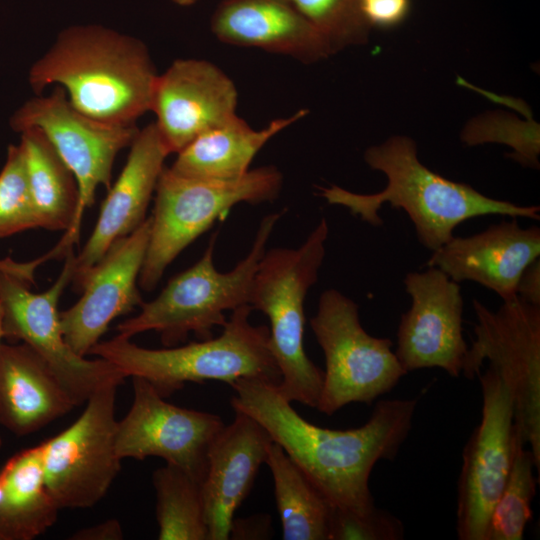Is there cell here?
Returning <instances> with one entry per match:
<instances>
[{"label":"cell","mask_w":540,"mask_h":540,"mask_svg":"<svg viewBox=\"0 0 540 540\" xmlns=\"http://www.w3.org/2000/svg\"><path fill=\"white\" fill-rule=\"evenodd\" d=\"M230 403L255 419L334 507L366 513L375 507L369 487L380 460H393L408 437L417 398L378 401L358 428L333 430L305 420L277 385L239 379Z\"/></svg>","instance_id":"obj_1"},{"label":"cell","mask_w":540,"mask_h":540,"mask_svg":"<svg viewBox=\"0 0 540 540\" xmlns=\"http://www.w3.org/2000/svg\"><path fill=\"white\" fill-rule=\"evenodd\" d=\"M157 77L142 40L96 24L63 29L28 71L36 95L59 86L80 112L119 126L151 111Z\"/></svg>","instance_id":"obj_2"},{"label":"cell","mask_w":540,"mask_h":540,"mask_svg":"<svg viewBox=\"0 0 540 540\" xmlns=\"http://www.w3.org/2000/svg\"><path fill=\"white\" fill-rule=\"evenodd\" d=\"M364 159L370 168L386 175L387 185L382 191L358 194L332 185L320 187V195L373 226L383 224L379 216L383 204L403 209L419 242L431 252L450 240L459 224L471 218L504 215L540 219L539 206L494 199L430 170L420 162L415 142L406 136H393L368 148Z\"/></svg>","instance_id":"obj_3"},{"label":"cell","mask_w":540,"mask_h":540,"mask_svg":"<svg viewBox=\"0 0 540 540\" xmlns=\"http://www.w3.org/2000/svg\"><path fill=\"white\" fill-rule=\"evenodd\" d=\"M252 307L232 311L218 337L163 349L136 345L119 335L99 341L89 354L113 364L126 377L147 380L164 398L186 383L258 379L274 385L281 373L270 349L269 327L250 322Z\"/></svg>","instance_id":"obj_4"},{"label":"cell","mask_w":540,"mask_h":540,"mask_svg":"<svg viewBox=\"0 0 540 540\" xmlns=\"http://www.w3.org/2000/svg\"><path fill=\"white\" fill-rule=\"evenodd\" d=\"M329 226L322 218L298 248H273L262 256L249 305L270 322V349L281 373L277 388L288 401L317 407L324 372L304 348V303L317 282Z\"/></svg>","instance_id":"obj_5"},{"label":"cell","mask_w":540,"mask_h":540,"mask_svg":"<svg viewBox=\"0 0 540 540\" xmlns=\"http://www.w3.org/2000/svg\"><path fill=\"white\" fill-rule=\"evenodd\" d=\"M282 214L271 213L261 220L247 256L228 272L215 267L217 233L213 234L202 257L170 279L155 299L143 301L137 315L119 323L118 335L131 339L153 330L166 347L183 343L190 333L200 340L211 338L213 328L227 322L226 311L249 304L258 264Z\"/></svg>","instance_id":"obj_6"},{"label":"cell","mask_w":540,"mask_h":540,"mask_svg":"<svg viewBox=\"0 0 540 540\" xmlns=\"http://www.w3.org/2000/svg\"><path fill=\"white\" fill-rule=\"evenodd\" d=\"M282 184L281 172L270 165L224 181L184 177L165 167L155 189L139 286L145 291L153 290L167 267L216 220L237 204L275 200Z\"/></svg>","instance_id":"obj_7"},{"label":"cell","mask_w":540,"mask_h":540,"mask_svg":"<svg viewBox=\"0 0 540 540\" xmlns=\"http://www.w3.org/2000/svg\"><path fill=\"white\" fill-rule=\"evenodd\" d=\"M39 261L0 260L3 337L11 343L21 342L31 347L79 406L103 385L114 381L123 383L126 376L109 361L99 357L89 360L78 355L64 338L58 304L73 279V248L65 255L56 281L46 291L34 293L30 284L34 282V269Z\"/></svg>","instance_id":"obj_8"},{"label":"cell","mask_w":540,"mask_h":540,"mask_svg":"<svg viewBox=\"0 0 540 540\" xmlns=\"http://www.w3.org/2000/svg\"><path fill=\"white\" fill-rule=\"evenodd\" d=\"M310 325L325 358L318 411L331 416L350 403L369 405L407 374L391 340L366 332L358 305L340 291L321 294Z\"/></svg>","instance_id":"obj_9"},{"label":"cell","mask_w":540,"mask_h":540,"mask_svg":"<svg viewBox=\"0 0 540 540\" xmlns=\"http://www.w3.org/2000/svg\"><path fill=\"white\" fill-rule=\"evenodd\" d=\"M475 339L462 375L476 378L484 362L505 382L514 406V423L540 468V306L520 298L492 310L474 299Z\"/></svg>","instance_id":"obj_10"},{"label":"cell","mask_w":540,"mask_h":540,"mask_svg":"<svg viewBox=\"0 0 540 540\" xmlns=\"http://www.w3.org/2000/svg\"><path fill=\"white\" fill-rule=\"evenodd\" d=\"M17 133L39 129L73 173L78 187V209L73 228L64 236L75 243L85 210L94 204L99 186L109 189L117 154L129 147L136 125L119 126L95 120L76 109L63 88L26 100L10 117Z\"/></svg>","instance_id":"obj_11"},{"label":"cell","mask_w":540,"mask_h":540,"mask_svg":"<svg viewBox=\"0 0 540 540\" xmlns=\"http://www.w3.org/2000/svg\"><path fill=\"white\" fill-rule=\"evenodd\" d=\"M120 384L114 381L100 387L72 425L38 445L46 484L61 509L94 506L120 472L115 449Z\"/></svg>","instance_id":"obj_12"},{"label":"cell","mask_w":540,"mask_h":540,"mask_svg":"<svg viewBox=\"0 0 540 540\" xmlns=\"http://www.w3.org/2000/svg\"><path fill=\"white\" fill-rule=\"evenodd\" d=\"M476 377L481 385L482 412L464 446L457 483L456 534L460 540H486L518 435L512 397L499 373L488 365Z\"/></svg>","instance_id":"obj_13"},{"label":"cell","mask_w":540,"mask_h":540,"mask_svg":"<svg viewBox=\"0 0 540 540\" xmlns=\"http://www.w3.org/2000/svg\"><path fill=\"white\" fill-rule=\"evenodd\" d=\"M131 378L133 401L116 425L118 457H159L202 484L209 447L225 425L221 417L171 404L144 378Z\"/></svg>","instance_id":"obj_14"},{"label":"cell","mask_w":540,"mask_h":540,"mask_svg":"<svg viewBox=\"0 0 540 540\" xmlns=\"http://www.w3.org/2000/svg\"><path fill=\"white\" fill-rule=\"evenodd\" d=\"M403 282L411 306L401 315L397 330L395 354L400 364L407 373L440 368L458 378L468 350L459 283L436 267L408 272Z\"/></svg>","instance_id":"obj_15"},{"label":"cell","mask_w":540,"mask_h":540,"mask_svg":"<svg viewBox=\"0 0 540 540\" xmlns=\"http://www.w3.org/2000/svg\"><path fill=\"white\" fill-rule=\"evenodd\" d=\"M150 216L131 234L115 241L74 286L82 295L60 312L66 342L80 356L89 355L111 322L143 303L138 280L150 235Z\"/></svg>","instance_id":"obj_16"},{"label":"cell","mask_w":540,"mask_h":540,"mask_svg":"<svg viewBox=\"0 0 540 540\" xmlns=\"http://www.w3.org/2000/svg\"><path fill=\"white\" fill-rule=\"evenodd\" d=\"M238 92L218 66L177 59L156 79L151 111L169 152L178 153L201 134L235 116Z\"/></svg>","instance_id":"obj_17"},{"label":"cell","mask_w":540,"mask_h":540,"mask_svg":"<svg viewBox=\"0 0 540 540\" xmlns=\"http://www.w3.org/2000/svg\"><path fill=\"white\" fill-rule=\"evenodd\" d=\"M129 148L126 163L108 189L89 239L75 255L73 283L93 267L115 241L134 232L147 219L148 205L171 153L154 122L138 130Z\"/></svg>","instance_id":"obj_18"},{"label":"cell","mask_w":540,"mask_h":540,"mask_svg":"<svg viewBox=\"0 0 540 540\" xmlns=\"http://www.w3.org/2000/svg\"><path fill=\"white\" fill-rule=\"evenodd\" d=\"M539 256L540 228H524L512 218L470 236H453L432 251L426 265L440 269L457 283H478L502 301H510L517 298L522 272Z\"/></svg>","instance_id":"obj_19"},{"label":"cell","mask_w":540,"mask_h":540,"mask_svg":"<svg viewBox=\"0 0 540 540\" xmlns=\"http://www.w3.org/2000/svg\"><path fill=\"white\" fill-rule=\"evenodd\" d=\"M213 439L202 496L209 540H227L236 510L249 495L273 442L268 432L239 410Z\"/></svg>","instance_id":"obj_20"},{"label":"cell","mask_w":540,"mask_h":540,"mask_svg":"<svg viewBox=\"0 0 540 540\" xmlns=\"http://www.w3.org/2000/svg\"><path fill=\"white\" fill-rule=\"evenodd\" d=\"M210 24L215 37L229 45L260 48L303 63L332 54L291 0H222Z\"/></svg>","instance_id":"obj_21"},{"label":"cell","mask_w":540,"mask_h":540,"mask_svg":"<svg viewBox=\"0 0 540 540\" xmlns=\"http://www.w3.org/2000/svg\"><path fill=\"white\" fill-rule=\"evenodd\" d=\"M76 404L45 361L27 344L0 345V425L16 436L35 433Z\"/></svg>","instance_id":"obj_22"},{"label":"cell","mask_w":540,"mask_h":540,"mask_svg":"<svg viewBox=\"0 0 540 540\" xmlns=\"http://www.w3.org/2000/svg\"><path fill=\"white\" fill-rule=\"evenodd\" d=\"M308 113L301 109L285 118L271 121L256 130L238 115L213 128L177 153L169 167L174 173L203 180H234L244 176L262 147L276 134Z\"/></svg>","instance_id":"obj_23"},{"label":"cell","mask_w":540,"mask_h":540,"mask_svg":"<svg viewBox=\"0 0 540 540\" xmlns=\"http://www.w3.org/2000/svg\"><path fill=\"white\" fill-rule=\"evenodd\" d=\"M61 508L46 484L39 446L0 469V540H32L54 525Z\"/></svg>","instance_id":"obj_24"},{"label":"cell","mask_w":540,"mask_h":540,"mask_svg":"<svg viewBox=\"0 0 540 540\" xmlns=\"http://www.w3.org/2000/svg\"><path fill=\"white\" fill-rule=\"evenodd\" d=\"M19 134L38 228L70 231L79 199L73 173L39 129Z\"/></svg>","instance_id":"obj_25"},{"label":"cell","mask_w":540,"mask_h":540,"mask_svg":"<svg viewBox=\"0 0 540 540\" xmlns=\"http://www.w3.org/2000/svg\"><path fill=\"white\" fill-rule=\"evenodd\" d=\"M265 464L273 481L284 540H328L332 505L280 445L271 443Z\"/></svg>","instance_id":"obj_26"},{"label":"cell","mask_w":540,"mask_h":540,"mask_svg":"<svg viewBox=\"0 0 540 540\" xmlns=\"http://www.w3.org/2000/svg\"><path fill=\"white\" fill-rule=\"evenodd\" d=\"M159 540H209L202 484L181 468L166 464L154 471Z\"/></svg>","instance_id":"obj_27"},{"label":"cell","mask_w":540,"mask_h":540,"mask_svg":"<svg viewBox=\"0 0 540 540\" xmlns=\"http://www.w3.org/2000/svg\"><path fill=\"white\" fill-rule=\"evenodd\" d=\"M540 472L532 451L518 432L512 465L505 485L492 509L486 540H522L525 528L531 521L532 500L536 495Z\"/></svg>","instance_id":"obj_28"},{"label":"cell","mask_w":540,"mask_h":540,"mask_svg":"<svg viewBox=\"0 0 540 540\" xmlns=\"http://www.w3.org/2000/svg\"><path fill=\"white\" fill-rule=\"evenodd\" d=\"M327 43L332 54L367 42L371 26L360 0H291Z\"/></svg>","instance_id":"obj_29"},{"label":"cell","mask_w":540,"mask_h":540,"mask_svg":"<svg viewBox=\"0 0 540 540\" xmlns=\"http://www.w3.org/2000/svg\"><path fill=\"white\" fill-rule=\"evenodd\" d=\"M38 228L20 145L11 144L0 171V238Z\"/></svg>","instance_id":"obj_30"},{"label":"cell","mask_w":540,"mask_h":540,"mask_svg":"<svg viewBox=\"0 0 540 540\" xmlns=\"http://www.w3.org/2000/svg\"><path fill=\"white\" fill-rule=\"evenodd\" d=\"M404 526L390 512L374 507L366 513L331 507L328 540H400Z\"/></svg>","instance_id":"obj_31"},{"label":"cell","mask_w":540,"mask_h":540,"mask_svg":"<svg viewBox=\"0 0 540 540\" xmlns=\"http://www.w3.org/2000/svg\"><path fill=\"white\" fill-rule=\"evenodd\" d=\"M360 5L371 27L389 28L407 17L410 0H360Z\"/></svg>","instance_id":"obj_32"},{"label":"cell","mask_w":540,"mask_h":540,"mask_svg":"<svg viewBox=\"0 0 540 540\" xmlns=\"http://www.w3.org/2000/svg\"><path fill=\"white\" fill-rule=\"evenodd\" d=\"M270 530L271 518L268 515L233 519L229 539H267L271 537Z\"/></svg>","instance_id":"obj_33"},{"label":"cell","mask_w":540,"mask_h":540,"mask_svg":"<svg viewBox=\"0 0 540 540\" xmlns=\"http://www.w3.org/2000/svg\"><path fill=\"white\" fill-rule=\"evenodd\" d=\"M516 295L521 300L540 306V260L532 261L522 272L517 286Z\"/></svg>","instance_id":"obj_34"},{"label":"cell","mask_w":540,"mask_h":540,"mask_svg":"<svg viewBox=\"0 0 540 540\" xmlns=\"http://www.w3.org/2000/svg\"><path fill=\"white\" fill-rule=\"evenodd\" d=\"M123 531L115 519L106 520L94 526L78 530L70 539L74 540H121Z\"/></svg>","instance_id":"obj_35"},{"label":"cell","mask_w":540,"mask_h":540,"mask_svg":"<svg viewBox=\"0 0 540 540\" xmlns=\"http://www.w3.org/2000/svg\"><path fill=\"white\" fill-rule=\"evenodd\" d=\"M171 1H173L174 3L180 6H191L195 4L198 0H171Z\"/></svg>","instance_id":"obj_36"},{"label":"cell","mask_w":540,"mask_h":540,"mask_svg":"<svg viewBox=\"0 0 540 540\" xmlns=\"http://www.w3.org/2000/svg\"><path fill=\"white\" fill-rule=\"evenodd\" d=\"M2 317H3V312H2V307L0 305V345L2 344V340L4 339L3 337V329H2ZM2 446V439L0 437V448Z\"/></svg>","instance_id":"obj_37"}]
</instances>
